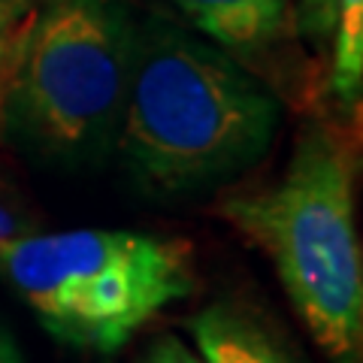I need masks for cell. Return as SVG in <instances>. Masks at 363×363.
<instances>
[{
  "label": "cell",
  "instance_id": "obj_1",
  "mask_svg": "<svg viewBox=\"0 0 363 363\" xmlns=\"http://www.w3.org/2000/svg\"><path fill=\"white\" fill-rule=\"evenodd\" d=\"M281 128V100L252 67L167 13L136 16L116 152L152 200H191L257 167Z\"/></svg>",
  "mask_w": 363,
  "mask_h": 363
},
{
  "label": "cell",
  "instance_id": "obj_2",
  "mask_svg": "<svg viewBox=\"0 0 363 363\" xmlns=\"http://www.w3.org/2000/svg\"><path fill=\"white\" fill-rule=\"evenodd\" d=\"M218 215L267 255L330 363H363V255L348 143L327 124L300 130L281 176L221 200Z\"/></svg>",
  "mask_w": 363,
  "mask_h": 363
},
{
  "label": "cell",
  "instance_id": "obj_3",
  "mask_svg": "<svg viewBox=\"0 0 363 363\" xmlns=\"http://www.w3.org/2000/svg\"><path fill=\"white\" fill-rule=\"evenodd\" d=\"M136 43L124 0H37L0 91L9 145L49 167H94L116 152Z\"/></svg>",
  "mask_w": 363,
  "mask_h": 363
},
{
  "label": "cell",
  "instance_id": "obj_4",
  "mask_svg": "<svg viewBox=\"0 0 363 363\" xmlns=\"http://www.w3.org/2000/svg\"><path fill=\"white\" fill-rule=\"evenodd\" d=\"M0 279L58 342L112 354L194 291V260L161 233L37 230L0 248Z\"/></svg>",
  "mask_w": 363,
  "mask_h": 363
},
{
  "label": "cell",
  "instance_id": "obj_5",
  "mask_svg": "<svg viewBox=\"0 0 363 363\" xmlns=\"http://www.w3.org/2000/svg\"><path fill=\"white\" fill-rule=\"evenodd\" d=\"M179 21L252 67L291 28V0H164Z\"/></svg>",
  "mask_w": 363,
  "mask_h": 363
},
{
  "label": "cell",
  "instance_id": "obj_6",
  "mask_svg": "<svg viewBox=\"0 0 363 363\" xmlns=\"http://www.w3.org/2000/svg\"><path fill=\"white\" fill-rule=\"evenodd\" d=\"M291 25L318 52H327L333 97L345 109H357L363 94V0H297Z\"/></svg>",
  "mask_w": 363,
  "mask_h": 363
},
{
  "label": "cell",
  "instance_id": "obj_7",
  "mask_svg": "<svg viewBox=\"0 0 363 363\" xmlns=\"http://www.w3.org/2000/svg\"><path fill=\"white\" fill-rule=\"evenodd\" d=\"M188 330L203 363H306L267 318L230 300L197 312Z\"/></svg>",
  "mask_w": 363,
  "mask_h": 363
},
{
  "label": "cell",
  "instance_id": "obj_8",
  "mask_svg": "<svg viewBox=\"0 0 363 363\" xmlns=\"http://www.w3.org/2000/svg\"><path fill=\"white\" fill-rule=\"evenodd\" d=\"M37 230H43L40 215L33 212L16 182L0 169V248Z\"/></svg>",
  "mask_w": 363,
  "mask_h": 363
},
{
  "label": "cell",
  "instance_id": "obj_9",
  "mask_svg": "<svg viewBox=\"0 0 363 363\" xmlns=\"http://www.w3.org/2000/svg\"><path fill=\"white\" fill-rule=\"evenodd\" d=\"M33 9H37V0H0V85L21 49Z\"/></svg>",
  "mask_w": 363,
  "mask_h": 363
},
{
  "label": "cell",
  "instance_id": "obj_10",
  "mask_svg": "<svg viewBox=\"0 0 363 363\" xmlns=\"http://www.w3.org/2000/svg\"><path fill=\"white\" fill-rule=\"evenodd\" d=\"M136 363H203L200 354L191 345H185L176 336H161L145 348V354Z\"/></svg>",
  "mask_w": 363,
  "mask_h": 363
},
{
  "label": "cell",
  "instance_id": "obj_11",
  "mask_svg": "<svg viewBox=\"0 0 363 363\" xmlns=\"http://www.w3.org/2000/svg\"><path fill=\"white\" fill-rule=\"evenodd\" d=\"M0 363H25L21 357V348L16 342V336L9 333V327L0 321Z\"/></svg>",
  "mask_w": 363,
  "mask_h": 363
}]
</instances>
